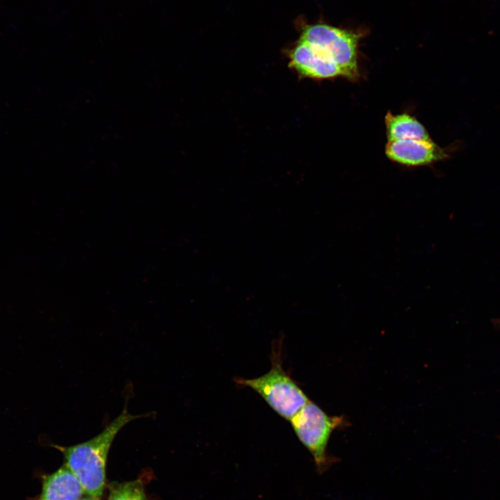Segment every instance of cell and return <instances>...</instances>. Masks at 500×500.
<instances>
[{
  "mask_svg": "<svg viewBox=\"0 0 500 500\" xmlns=\"http://www.w3.org/2000/svg\"><path fill=\"white\" fill-rule=\"evenodd\" d=\"M144 415H132L125 406L120 414L92 438L69 447L53 445L62 453L64 465L78 478L87 496L101 499L106 485L107 458L112 442L127 424Z\"/></svg>",
  "mask_w": 500,
  "mask_h": 500,
  "instance_id": "obj_1",
  "label": "cell"
},
{
  "mask_svg": "<svg viewBox=\"0 0 500 500\" xmlns=\"http://www.w3.org/2000/svg\"><path fill=\"white\" fill-rule=\"evenodd\" d=\"M78 500H97V499L86 495V497H82Z\"/></svg>",
  "mask_w": 500,
  "mask_h": 500,
  "instance_id": "obj_10",
  "label": "cell"
},
{
  "mask_svg": "<svg viewBox=\"0 0 500 500\" xmlns=\"http://www.w3.org/2000/svg\"><path fill=\"white\" fill-rule=\"evenodd\" d=\"M84 491L73 472L65 465L42 477V490L37 500H78Z\"/></svg>",
  "mask_w": 500,
  "mask_h": 500,
  "instance_id": "obj_7",
  "label": "cell"
},
{
  "mask_svg": "<svg viewBox=\"0 0 500 500\" xmlns=\"http://www.w3.org/2000/svg\"><path fill=\"white\" fill-rule=\"evenodd\" d=\"M297 436L313 458L318 474H322L335 462L327 452L333 431L343 426V417H331L317 404L309 401L290 419Z\"/></svg>",
  "mask_w": 500,
  "mask_h": 500,
  "instance_id": "obj_3",
  "label": "cell"
},
{
  "mask_svg": "<svg viewBox=\"0 0 500 500\" xmlns=\"http://www.w3.org/2000/svg\"><path fill=\"white\" fill-rule=\"evenodd\" d=\"M385 153L392 160L406 166H422L448 158L449 149L439 147L431 139L388 141Z\"/></svg>",
  "mask_w": 500,
  "mask_h": 500,
  "instance_id": "obj_5",
  "label": "cell"
},
{
  "mask_svg": "<svg viewBox=\"0 0 500 500\" xmlns=\"http://www.w3.org/2000/svg\"><path fill=\"white\" fill-rule=\"evenodd\" d=\"M290 66L302 78L327 79L343 76L335 62L300 40L290 51Z\"/></svg>",
  "mask_w": 500,
  "mask_h": 500,
  "instance_id": "obj_6",
  "label": "cell"
},
{
  "mask_svg": "<svg viewBox=\"0 0 500 500\" xmlns=\"http://www.w3.org/2000/svg\"><path fill=\"white\" fill-rule=\"evenodd\" d=\"M281 340L274 344L272 367L265 374L254 378H235V382L260 394L281 417L289 420L310 400L285 371L281 359Z\"/></svg>",
  "mask_w": 500,
  "mask_h": 500,
  "instance_id": "obj_2",
  "label": "cell"
},
{
  "mask_svg": "<svg viewBox=\"0 0 500 500\" xmlns=\"http://www.w3.org/2000/svg\"><path fill=\"white\" fill-rule=\"evenodd\" d=\"M385 123L388 141L431 139L424 126L408 114L392 115L388 112Z\"/></svg>",
  "mask_w": 500,
  "mask_h": 500,
  "instance_id": "obj_8",
  "label": "cell"
},
{
  "mask_svg": "<svg viewBox=\"0 0 500 500\" xmlns=\"http://www.w3.org/2000/svg\"><path fill=\"white\" fill-rule=\"evenodd\" d=\"M499 323H500V322H499Z\"/></svg>",
  "mask_w": 500,
  "mask_h": 500,
  "instance_id": "obj_11",
  "label": "cell"
},
{
  "mask_svg": "<svg viewBox=\"0 0 500 500\" xmlns=\"http://www.w3.org/2000/svg\"><path fill=\"white\" fill-rule=\"evenodd\" d=\"M108 490V500H147L144 482L140 478L122 483H110Z\"/></svg>",
  "mask_w": 500,
  "mask_h": 500,
  "instance_id": "obj_9",
  "label": "cell"
},
{
  "mask_svg": "<svg viewBox=\"0 0 500 500\" xmlns=\"http://www.w3.org/2000/svg\"><path fill=\"white\" fill-rule=\"evenodd\" d=\"M360 34L324 24L306 26L300 40L335 62L343 76L355 80L358 77V44Z\"/></svg>",
  "mask_w": 500,
  "mask_h": 500,
  "instance_id": "obj_4",
  "label": "cell"
}]
</instances>
